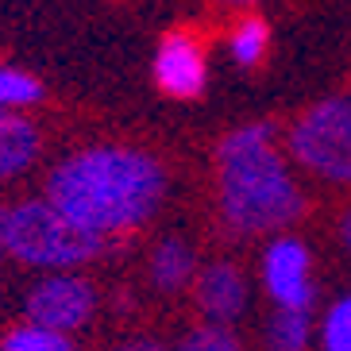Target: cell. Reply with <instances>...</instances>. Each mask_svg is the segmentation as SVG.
<instances>
[{"label":"cell","instance_id":"obj_5","mask_svg":"<svg viewBox=\"0 0 351 351\" xmlns=\"http://www.w3.org/2000/svg\"><path fill=\"white\" fill-rule=\"evenodd\" d=\"M93 309H97V293L77 274H47L27 293V317H32V324L35 328H47V332H58V336L82 328L85 320L93 317Z\"/></svg>","mask_w":351,"mask_h":351},{"label":"cell","instance_id":"obj_8","mask_svg":"<svg viewBox=\"0 0 351 351\" xmlns=\"http://www.w3.org/2000/svg\"><path fill=\"white\" fill-rule=\"evenodd\" d=\"M197 301L208 317L217 320H232L243 313V301H247V282L232 263H213L208 270H201L197 278Z\"/></svg>","mask_w":351,"mask_h":351},{"label":"cell","instance_id":"obj_2","mask_svg":"<svg viewBox=\"0 0 351 351\" xmlns=\"http://www.w3.org/2000/svg\"><path fill=\"white\" fill-rule=\"evenodd\" d=\"M301 213V189L270 147L267 124H247L220 143V217L239 236L278 232Z\"/></svg>","mask_w":351,"mask_h":351},{"label":"cell","instance_id":"obj_16","mask_svg":"<svg viewBox=\"0 0 351 351\" xmlns=\"http://www.w3.org/2000/svg\"><path fill=\"white\" fill-rule=\"evenodd\" d=\"M178 351H239V343L224 324H205V328L189 332Z\"/></svg>","mask_w":351,"mask_h":351},{"label":"cell","instance_id":"obj_15","mask_svg":"<svg viewBox=\"0 0 351 351\" xmlns=\"http://www.w3.org/2000/svg\"><path fill=\"white\" fill-rule=\"evenodd\" d=\"M324 348L328 351H351V293L336 301L324 320Z\"/></svg>","mask_w":351,"mask_h":351},{"label":"cell","instance_id":"obj_3","mask_svg":"<svg viewBox=\"0 0 351 351\" xmlns=\"http://www.w3.org/2000/svg\"><path fill=\"white\" fill-rule=\"evenodd\" d=\"M104 239L77 232L58 208L43 201L0 205V251L27 267H82L101 255Z\"/></svg>","mask_w":351,"mask_h":351},{"label":"cell","instance_id":"obj_1","mask_svg":"<svg viewBox=\"0 0 351 351\" xmlns=\"http://www.w3.org/2000/svg\"><path fill=\"white\" fill-rule=\"evenodd\" d=\"M166 189L162 166L147 151L120 143L85 147L62 158L47 178V205L93 239L139 228Z\"/></svg>","mask_w":351,"mask_h":351},{"label":"cell","instance_id":"obj_9","mask_svg":"<svg viewBox=\"0 0 351 351\" xmlns=\"http://www.w3.org/2000/svg\"><path fill=\"white\" fill-rule=\"evenodd\" d=\"M39 155V132L32 120L0 112V182L23 174Z\"/></svg>","mask_w":351,"mask_h":351},{"label":"cell","instance_id":"obj_12","mask_svg":"<svg viewBox=\"0 0 351 351\" xmlns=\"http://www.w3.org/2000/svg\"><path fill=\"white\" fill-rule=\"evenodd\" d=\"M39 97H43V85L35 82L32 73L0 66V112H12V108H23V104H35Z\"/></svg>","mask_w":351,"mask_h":351},{"label":"cell","instance_id":"obj_10","mask_svg":"<svg viewBox=\"0 0 351 351\" xmlns=\"http://www.w3.org/2000/svg\"><path fill=\"white\" fill-rule=\"evenodd\" d=\"M151 278L158 289H182L193 278V251L182 239H166L151 255Z\"/></svg>","mask_w":351,"mask_h":351},{"label":"cell","instance_id":"obj_17","mask_svg":"<svg viewBox=\"0 0 351 351\" xmlns=\"http://www.w3.org/2000/svg\"><path fill=\"white\" fill-rule=\"evenodd\" d=\"M340 236H343V247L351 251V213L343 217V224H340Z\"/></svg>","mask_w":351,"mask_h":351},{"label":"cell","instance_id":"obj_13","mask_svg":"<svg viewBox=\"0 0 351 351\" xmlns=\"http://www.w3.org/2000/svg\"><path fill=\"white\" fill-rule=\"evenodd\" d=\"M0 351H77L66 336L58 332H47V328H35V324H23V328L8 332Z\"/></svg>","mask_w":351,"mask_h":351},{"label":"cell","instance_id":"obj_14","mask_svg":"<svg viewBox=\"0 0 351 351\" xmlns=\"http://www.w3.org/2000/svg\"><path fill=\"white\" fill-rule=\"evenodd\" d=\"M263 51H267V23L243 20L236 32H232V58H236L239 66H258Z\"/></svg>","mask_w":351,"mask_h":351},{"label":"cell","instance_id":"obj_6","mask_svg":"<svg viewBox=\"0 0 351 351\" xmlns=\"http://www.w3.org/2000/svg\"><path fill=\"white\" fill-rule=\"evenodd\" d=\"M263 278L270 298L286 313H309L313 305V282H309V251L298 239H274L263 255Z\"/></svg>","mask_w":351,"mask_h":351},{"label":"cell","instance_id":"obj_4","mask_svg":"<svg viewBox=\"0 0 351 351\" xmlns=\"http://www.w3.org/2000/svg\"><path fill=\"white\" fill-rule=\"evenodd\" d=\"M289 151L313 174L351 182V101L332 97L313 104L289 132Z\"/></svg>","mask_w":351,"mask_h":351},{"label":"cell","instance_id":"obj_18","mask_svg":"<svg viewBox=\"0 0 351 351\" xmlns=\"http://www.w3.org/2000/svg\"><path fill=\"white\" fill-rule=\"evenodd\" d=\"M120 351H166V348H158V343H132V348H120Z\"/></svg>","mask_w":351,"mask_h":351},{"label":"cell","instance_id":"obj_11","mask_svg":"<svg viewBox=\"0 0 351 351\" xmlns=\"http://www.w3.org/2000/svg\"><path fill=\"white\" fill-rule=\"evenodd\" d=\"M267 343L270 351H305V343H309V313L278 309V317L270 320Z\"/></svg>","mask_w":351,"mask_h":351},{"label":"cell","instance_id":"obj_7","mask_svg":"<svg viewBox=\"0 0 351 351\" xmlns=\"http://www.w3.org/2000/svg\"><path fill=\"white\" fill-rule=\"evenodd\" d=\"M155 77L166 97H197L205 89V54L189 32L166 35L155 58Z\"/></svg>","mask_w":351,"mask_h":351}]
</instances>
